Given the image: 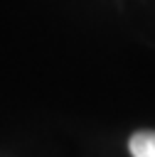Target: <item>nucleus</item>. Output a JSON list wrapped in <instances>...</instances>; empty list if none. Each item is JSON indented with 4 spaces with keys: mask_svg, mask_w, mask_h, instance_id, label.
Here are the masks:
<instances>
[{
    "mask_svg": "<svg viewBox=\"0 0 155 157\" xmlns=\"http://www.w3.org/2000/svg\"><path fill=\"white\" fill-rule=\"evenodd\" d=\"M133 157H155V130H138L128 140Z\"/></svg>",
    "mask_w": 155,
    "mask_h": 157,
    "instance_id": "obj_1",
    "label": "nucleus"
}]
</instances>
